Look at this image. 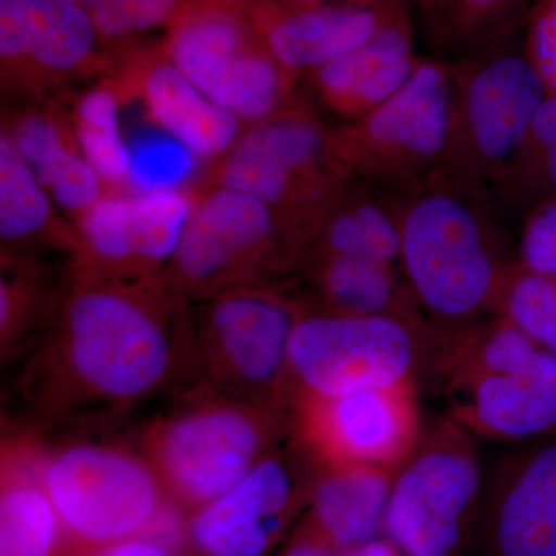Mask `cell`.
Wrapping results in <instances>:
<instances>
[{
    "label": "cell",
    "instance_id": "8d00e7d4",
    "mask_svg": "<svg viewBox=\"0 0 556 556\" xmlns=\"http://www.w3.org/2000/svg\"><path fill=\"white\" fill-rule=\"evenodd\" d=\"M530 137L535 139L544 152L556 146V93H548L541 102L533 118Z\"/></svg>",
    "mask_w": 556,
    "mask_h": 556
},
{
    "label": "cell",
    "instance_id": "6da1fadb",
    "mask_svg": "<svg viewBox=\"0 0 556 556\" xmlns=\"http://www.w3.org/2000/svg\"><path fill=\"white\" fill-rule=\"evenodd\" d=\"M144 278L89 276L68 295L58 332L62 376L80 396L129 405L167 382L179 339Z\"/></svg>",
    "mask_w": 556,
    "mask_h": 556
},
{
    "label": "cell",
    "instance_id": "b9f144b4",
    "mask_svg": "<svg viewBox=\"0 0 556 556\" xmlns=\"http://www.w3.org/2000/svg\"><path fill=\"white\" fill-rule=\"evenodd\" d=\"M299 2H314V0H299Z\"/></svg>",
    "mask_w": 556,
    "mask_h": 556
},
{
    "label": "cell",
    "instance_id": "30bf717a",
    "mask_svg": "<svg viewBox=\"0 0 556 556\" xmlns=\"http://www.w3.org/2000/svg\"><path fill=\"white\" fill-rule=\"evenodd\" d=\"M300 317L302 311L269 292L226 289L204 311L212 367L258 404L287 407L289 346Z\"/></svg>",
    "mask_w": 556,
    "mask_h": 556
},
{
    "label": "cell",
    "instance_id": "7a4b0ae2",
    "mask_svg": "<svg viewBox=\"0 0 556 556\" xmlns=\"http://www.w3.org/2000/svg\"><path fill=\"white\" fill-rule=\"evenodd\" d=\"M484 492L470 433L455 419L442 420L396 471L383 536L404 556H459L481 518Z\"/></svg>",
    "mask_w": 556,
    "mask_h": 556
},
{
    "label": "cell",
    "instance_id": "9a60e30c",
    "mask_svg": "<svg viewBox=\"0 0 556 556\" xmlns=\"http://www.w3.org/2000/svg\"><path fill=\"white\" fill-rule=\"evenodd\" d=\"M453 129V86L441 65L422 62L407 83L362 118L350 142L379 160L427 164L447 148Z\"/></svg>",
    "mask_w": 556,
    "mask_h": 556
},
{
    "label": "cell",
    "instance_id": "4fadbf2b",
    "mask_svg": "<svg viewBox=\"0 0 556 556\" xmlns=\"http://www.w3.org/2000/svg\"><path fill=\"white\" fill-rule=\"evenodd\" d=\"M479 521L489 556H556V437L508 457Z\"/></svg>",
    "mask_w": 556,
    "mask_h": 556
},
{
    "label": "cell",
    "instance_id": "5bb4252c",
    "mask_svg": "<svg viewBox=\"0 0 556 556\" xmlns=\"http://www.w3.org/2000/svg\"><path fill=\"white\" fill-rule=\"evenodd\" d=\"M327 150V135L316 121L280 112L243 131L219 163L217 186L277 207L306 185Z\"/></svg>",
    "mask_w": 556,
    "mask_h": 556
},
{
    "label": "cell",
    "instance_id": "3957f363",
    "mask_svg": "<svg viewBox=\"0 0 556 556\" xmlns=\"http://www.w3.org/2000/svg\"><path fill=\"white\" fill-rule=\"evenodd\" d=\"M281 417L254 401H204L149 434L148 459L178 506L217 500L276 450Z\"/></svg>",
    "mask_w": 556,
    "mask_h": 556
},
{
    "label": "cell",
    "instance_id": "5b68a950",
    "mask_svg": "<svg viewBox=\"0 0 556 556\" xmlns=\"http://www.w3.org/2000/svg\"><path fill=\"white\" fill-rule=\"evenodd\" d=\"M40 473L79 554L141 535L170 501L148 457L116 445H65L40 456Z\"/></svg>",
    "mask_w": 556,
    "mask_h": 556
},
{
    "label": "cell",
    "instance_id": "d4e9b609",
    "mask_svg": "<svg viewBox=\"0 0 556 556\" xmlns=\"http://www.w3.org/2000/svg\"><path fill=\"white\" fill-rule=\"evenodd\" d=\"M73 135L93 169L110 185H127L129 142L121 129L119 93L112 86L84 91L72 116Z\"/></svg>",
    "mask_w": 556,
    "mask_h": 556
},
{
    "label": "cell",
    "instance_id": "8992f818",
    "mask_svg": "<svg viewBox=\"0 0 556 556\" xmlns=\"http://www.w3.org/2000/svg\"><path fill=\"white\" fill-rule=\"evenodd\" d=\"M401 260L413 295L456 334L496 303L503 274L475 212L457 197L430 193L401 223Z\"/></svg>",
    "mask_w": 556,
    "mask_h": 556
},
{
    "label": "cell",
    "instance_id": "4dcf8cb0",
    "mask_svg": "<svg viewBox=\"0 0 556 556\" xmlns=\"http://www.w3.org/2000/svg\"><path fill=\"white\" fill-rule=\"evenodd\" d=\"M496 303L504 317L556 354V276L526 269L504 278Z\"/></svg>",
    "mask_w": 556,
    "mask_h": 556
},
{
    "label": "cell",
    "instance_id": "f35d334b",
    "mask_svg": "<svg viewBox=\"0 0 556 556\" xmlns=\"http://www.w3.org/2000/svg\"><path fill=\"white\" fill-rule=\"evenodd\" d=\"M500 2L501 0H463V5L466 7L468 11L481 13V11H489Z\"/></svg>",
    "mask_w": 556,
    "mask_h": 556
},
{
    "label": "cell",
    "instance_id": "52a82bcc",
    "mask_svg": "<svg viewBox=\"0 0 556 556\" xmlns=\"http://www.w3.org/2000/svg\"><path fill=\"white\" fill-rule=\"evenodd\" d=\"M274 450L228 492L197 508L188 543L197 556H266L308 507L320 464L299 444Z\"/></svg>",
    "mask_w": 556,
    "mask_h": 556
},
{
    "label": "cell",
    "instance_id": "d590c367",
    "mask_svg": "<svg viewBox=\"0 0 556 556\" xmlns=\"http://www.w3.org/2000/svg\"><path fill=\"white\" fill-rule=\"evenodd\" d=\"M86 556H181L172 548L163 546L159 541L148 536H134L129 540L118 541Z\"/></svg>",
    "mask_w": 556,
    "mask_h": 556
},
{
    "label": "cell",
    "instance_id": "f546056e",
    "mask_svg": "<svg viewBox=\"0 0 556 556\" xmlns=\"http://www.w3.org/2000/svg\"><path fill=\"white\" fill-rule=\"evenodd\" d=\"M130 152L127 185L137 193L179 189L197 169V156L166 130L141 127L127 137Z\"/></svg>",
    "mask_w": 556,
    "mask_h": 556
},
{
    "label": "cell",
    "instance_id": "603a6c76",
    "mask_svg": "<svg viewBox=\"0 0 556 556\" xmlns=\"http://www.w3.org/2000/svg\"><path fill=\"white\" fill-rule=\"evenodd\" d=\"M68 544L43 485L40 456L7 453L0 490V556H62Z\"/></svg>",
    "mask_w": 556,
    "mask_h": 556
},
{
    "label": "cell",
    "instance_id": "836d02e7",
    "mask_svg": "<svg viewBox=\"0 0 556 556\" xmlns=\"http://www.w3.org/2000/svg\"><path fill=\"white\" fill-rule=\"evenodd\" d=\"M533 62L548 93H556V0H544L538 10L529 38Z\"/></svg>",
    "mask_w": 556,
    "mask_h": 556
},
{
    "label": "cell",
    "instance_id": "7402d4cb",
    "mask_svg": "<svg viewBox=\"0 0 556 556\" xmlns=\"http://www.w3.org/2000/svg\"><path fill=\"white\" fill-rule=\"evenodd\" d=\"M386 22L365 5L316 7L274 22L266 47L288 75L316 73L367 42Z\"/></svg>",
    "mask_w": 556,
    "mask_h": 556
},
{
    "label": "cell",
    "instance_id": "2e32d148",
    "mask_svg": "<svg viewBox=\"0 0 556 556\" xmlns=\"http://www.w3.org/2000/svg\"><path fill=\"white\" fill-rule=\"evenodd\" d=\"M453 419L468 433L532 441L556 434V354L541 348L526 365L453 388Z\"/></svg>",
    "mask_w": 556,
    "mask_h": 556
},
{
    "label": "cell",
    "instance_id": "1f68e13d",
    "mask_svg": "<svg viewBox=\"0 0 556 556\" xmlns=\"http://www.w3.org/2000/svg\"><path fill=\"white\" fill-rule=\"evenodd\" d=\"M104 38H124L160 27L181 0H79Z\"/></svg>",
    "mask_w": 556,
    "mask_h": 556
},
{
    "label": "cell",
    "instance_id": "8fae6325",
    "mask_svg": "<svg viewBox=\"0 0 556 556\" xmlns=\"http://www.w3.org/2000/svg\"><path fill=\"white\" fill-rule=\"evenodd\" d=\"M277 233L276 207L217 186L197 203L167 269L179 288L218 291L268 257Z\"/></svg>",
    "mask_w": 556,
    "mask_h": 556
},
{
    "label": "cell",
    "instance_id": "7c38bea8",
    "mask_svg": "<svg viewBox=\"0 0 556 556\" xmlns=\"http://www.w3.org/2000/svg\"><path fill=\"white\" fill-rule=\"evenodd\" d=\"M97 27L79 0H0L3 80L40 90L83 72Z\"/></svg>",
    "mask_w": 556,
    "mask_h": 556
},
{
    "label": "cell",
    "instance_id": "ab89813d",
    "mask_svg": "<svg viewBox=\"0 0 556 556\" xmlns=\"http://www.w3.org/2000/svg\"><path fill=\"white\" fill-rule=\"evenodd\" d=\"M546 156L548 178H551V181L554 182V186L556 188V146H554V148L552 149L546 150Z\"/></svg>",
    "mask_w": 556,
    "mask_h": 556
},
{
    "label": "cell",
    "instance_id": "f1b7e54d",
    "mask_svg": "<svg viewBox=\"0 0 556 556\" xmlns=\"http://www.w3.org/2000/svg\"><path fill=\"white\" fill-rule=\"evenodd\" d=\"M78 219L79 249L93 268L118 277L137 270L130 197L102 195Z\"/></svg>",
    "mask_w": 556,
    "mask_h": 556
},
{
    "label": "cell",
    "instance_id": "484cf974",
    "mask_svg": "<svg viewBox=\"0 0 556 556\" xmlns=\"http://www.w3.org/2000/svg\"><path fill=\"white\" fill-rule=\"evenodd\" d=\"M56 225L54 203L35 172L0 135V237L3 247L28 243Z\"/></svg>",
    "mask_w": 556,
    "mask_h": 556
},
{
    "label": "cell",
    "instance_id": "cb8c5ba5",
    "mask_svg": "<svg viewBox=\"0 0 556 556\" xmlns=\"http://www.w3.org/2000/svg\"><path fill=\"white\" fill-rule=\"evenodd\" d=\"M314 281L327 313L394 317L426 329L387 263L342 255L317 257Z\"/></svg>",
    "mask_w": 556,
    "mask_h": 556
},
{
    "label": "cell",
    "instance_id": "4316f807",
    "mask_svg": "<svg viewBox=\"0 0 556 556\" xmlns=\"http://www.w3.org/2000/svg\"><path fill=\"white\" fill-rule=\"evenodd\" d=\"M131 201L135 266L139 273L169 268L197 201L181 189L137 193Z\"/></svg>",
    "mask_w": 556,
    "mask_h": 556
},
{
    "label": "cell",
    "instance_id": "ffe728a7",
    "mask_svg": "<svg viewBox=\"0 0 556 556\" xmlns=\"http://www.w3.org/2000/svg\"><path fill=\"white\" fill-rule=\"evenodd\" d=\"M396 471L367 466L320 467L306 519L342 552L382 536Z\"/></svg>",
    "mask_w": 556,
    "mask_h": 556
},
{
    "label": "cell",
    "instance_id": "9c48e42d",
    "mask_svg": "<svg viewBox=\"0 0 556 556\" xmlns=\"http://www.w3.org/2000/svg\"><path fill=\"white\" fill-rule=\"evenodd\" d=\"M169 60L208 100L249 126L277 115L287 101L288 73L229 14L201 13L182 22Z\"/></svg>",
    "mask_w": 556,
    "mask_h": 556
},
{
    "label": "cell",
    "instance_id": "83f0119b",
    "mask_svg": "<svg viewBox=\"0 0 556 556\" xmlns=\"http://www.w3.org/2000/svg\"><path fill=\"white\" fill-rule=\"evenodd\" d=\"M342 255L391 263L401 258V226L375 204H358L329 219L321 233L320 255Z\"/></svg>",
    "mask_w": 556,
    "mask_h": 556
},
{
    "label": "cell",
    "instance_id": "e0dca14e",
    "mask_svg": "<svg viewBox=\"0 0 556 556\" xmlns=\"http://www.w3.org/2000/svg\"><path fill=\"white\" fill-rule=\"evenodd\" d=\"M548 94L530 58L489 62L468 83V135L481 159L503 163L530 137L533 118Z\"/></svg>",
    "mask_w": 556,
    "mask_h": 556
},
{
    "label": "cell",
    "instance_id": "44dd1931",
    "mask_svg": "<svg viewBox=\"0 0 556 556\" xmlns=\"http://www.w3.org/2000/svg\"><path fill=\"white\" fill-rule=\"evenodd\" d=\"M5 134L62 211L79 218L101 199L104 181L56 115L31 110L10 123Z\"/></svg>",
    "mask_w": 556,
    "mask_h": 556
},
{
    "label": "cell",
    "instance_id": "60d3db41",
    "mask_svg": "<svg viewBox=\"0 0 556 556\" xmlns=\"http://www.w3.org/2000/svg\"><path fill=\"white\" fill-rule=\"evenodd\" d=\"M358 2L369 3V2H396V0H358Z\"/></svg>",
    "mask_w": 556,
    "mask_h": 556
},
{
    "label": "cell",
    "instance_id": "d6986e66",
    "mask_svg": "<svg viewBox=\"0 0 556 556\" xmlns=\"http://www.w3.org/2000/svg\"><path fill=\"white\" fill-rule=\"evenodd\" d=\"M416 65L407 28L387 21L367 42L317 70L316 87L329 108L364 118L407 83Z\"/></svg>",
    "mask_w": 556,
    "mask_h": 556
},
{
    "label": "cell",
    "instance_id": "74e56055",
    "mask_svg": "<svg viewBox=\"0 0 556 556\" xmlns=\"http://www.w3.org/2000/svg\"><path fill=\"white\" fill-rule=\"evenodd\" d=\"M343 556H404L401 551L394 546L393 541L388 540L387 536L375 538L368 543L361 544V546L350 548Z\"/></svg>",
    "mask_w": 556,
    "mask_h": 556
},
{
    "label": "cell",
    "instance_id": "277c9868",
    "mask_svg": "<svg viewBox=\"0 0 556 556\" xmlns=\"http://www.w3.org/2000/svg\"><path fill=\"white\" fill-rule=\"evenodd\" d=\"M430 334L394 317L302 314L289 346L287 407L415 382L434 346Z\"/></svg>",
    "mask_w": 556,
    "mask_h": 556
},
{
    "label": "cell",
    "instance_id": "d6a6232c",
    "mask_svg": "<svg viewBox=\"0 0 556 556\" xmlns=\"http://www.w3.org/2000/svg\"><path fill=\"white\" fill-rule=\"evenodd\" d=\"M522 263L532 273L556 276V203L543 208L527 226Z\"/></svg>",
    "mask_w": 556,
    "mask_h": 556
},
{
    "label": "cell",
    "instance_id": "e575fe53",
    "mask_svg": "<svg viewBox=\"0 0 556 556\" xmlns=\"http://www.w3.org/2000/svg\"><path fill=\"white\" fill-rule=\"evenodd\" d=\"M343 554L345 552L336 547L327 536L321 535L316 527L311 525L308 519H305L289 538L280 556H343Z\"/></svg>",
    "mask_w": 556,
    "mask_h": 556
},
{
    "label": "cell",
    "instance_id": "ba28073f",
    "mask_svg": "<svg viewBox=\"0 0 556 556\" xmlns=\"http://www.w3.org/2000/svg\"><path fill=\"white\" fill-rule=\"evenodd\" d=\"M291 408L299 444L321 467L399 470L424 437L416 382L306 399Z\"/></svg>",
    "mask_w": 556,
    "mask_h": 556
},
{
    "label": "cell",
    "instance_id": "ac0fdd59",
    "mask_svg": "<svg viewBox=\"0 0 556 556\" xmlns=\"http://www.w3.org/2000/svg\"><path fill=\"white\" fill-rule=\"evenodd\" d=\"M135 87L153 124L199 160L223 159L243 135V123L208 100L170 60L146 68Z\"/></svg>",
    "mask_w": 556,
    "mask_h": 556
}]
</instances>
